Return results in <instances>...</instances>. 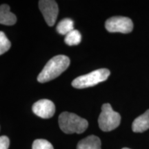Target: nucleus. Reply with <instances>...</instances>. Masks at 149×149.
I'll return each instance as SVG.
<instances>
[{
	"label": "nucleus",
	"instance_id": "1",
	"mask_svg": "<svg viewBox=\"0 0 149 149\" xmlns=\"http://www.w3.org/2000/svg\"><path fill=\"white\" fill-rule=\"evenodd\" d=\"M70 65V59L66 55H57L48 61L37 77L39 82L44 83L55 79Z\"/></svg>",
	"mask_w": 149,
	"mask_h": 149
},
{
	"label": "nucleus",
	"instance_id": "2",
	"mask_svg": "<svg viewBox=\"0 0 149 149\" xmlns=\"http://www.w3.org/2000/svg\"><path fill=\"white\" fill-rule=\"evenodd\" d=\"M59 125L66 134L82 133L88 126L86 120L68 112H63L59 116Z\"/></svg>",
	"mask_w": 149,
	"mask_h": 149
},
{
	"label": "nucleus",
	"instance_id": "3",
	"mask_svg": "<svg viewBox=\"0 0 149 149\" xmlns=\"http://www.w3.org/2000/svg\"><path fill=\"white\" fill-rule=\"evenodd\" d=\"M110 74L111 72L107 68H100L77 77L72 81V86L74 88L79 89L94 86L99 83L106 81Z\"/></svg>",
	"mask_w": 149,
	"mask_h": 149
},
{
	"label": "nucleus",
	"instance_id": "4",
	"mask_svg": "<svg viewBox=\"0 0 149 149\" xmlns=\"http://www.w3.org/2000/svg\"><path fill=\"white\" fill-rule=\"evenodd\" d=\"M120 122V115L113 111L111 104H104L102 105V112L98 118L100 129L105 132L111 131L118 127Z\"/></svg>",
	"mask_w": 149,
	"mask_h": 149
},
{
	"label": "nucleus",
	"instance_id": "5",
	"mask_svg": "<svg viewBox=\"0 0 149 149\" xmlns=\"http://www.w3.org/2000/svg\"><path fill=\"white\" fill-rule=\"evenodd\" d=\"M105 27L110 33H129L133 29V23L130 18L126 17L116 16L108 19Z\"/></svg>",
	"mask_w": 149,
	"mask_h": 149
},
{
	"label": "nucleus",
	"instance_id": "6",
	"mask_svg": "<svg viewBox=\"0 0 149 149\" xmlns=\"http://www.w3.org/2000/svg\"><path fill=\"white\" fill-rule=\"evenodd\" d=\"M39 7L48 25L53 26L55 24L59 12L58 6L56 1L52 0H41L39 1Z\"/></svg>",
	"mask_w": 149,
	"mask_h": 149
},
{
	"label": "nucleus",
	"instance_id": "7",
	"mask_svg": "<svg viewBox=\"0 0 149 149\" xmlns=\"http://www.w3.org/2000/svg\"><path fill=\"white\" fill-rule=\"evenodd\" d=\"M33 111L37 116L43 119H49L55 114V104L49 100H41L33 104Z\"/></svg>",
	"mask_w": 149,
	"mask_h": 149
},
{
	"label": "nucleus",
	"instance_id": "8",
	"mask_svg": "<svg viewBox=\"0 0 149 149\" xmlns=\"http://www.w3.org/2000/svg\"><path fill=\"white\" fill-rule=\"evenodd\" d=\"M132 129L135 133H143L149 129V109L133 121Z\"/></svg>",
	"mask_w": 149,
	"mask_h": 149
},
{
	"label": "nucleus",
	"instance_id": "9",
	"mask_svg": "<svg viewBox=\"0 0 149 149\" xmlns=\"http://www.w3.org/2000/svg\"><path fill=\"white\" fill-rule=\"evenodd\" d=\"M17 22L15 14L10 12V6L7 4L0 6V24L3 25L12 26Z\"/></svg>",
	"mask_w": 149,
	"mask_h": 149
},
{
	"label": "nucleus",
	"instance_id": "10",
	"mask_svg": "<svg viewBox=\"0 0 149 149\" xmlns=\"http://www.w3.org/2000/svg\"><path fill=\"white\" fill-rule=\"evenodd\" d=\"M77 149H102L101 140L95 135H90L79 141Z\"/></svg>",
	"mask_w": 149,
	"mask_h": 149
},
{
	"label": "nucleus",
	"instance_id": "11",
	"mask_svg": "<svg viewBox=\"0 0 149 149\" xmlns=\"http://www.w3.org/2000/svg\"><path fill=\"white\" fill-rule=\"evenodd\" d=\"M74 30V22L71 19L66 18L61 20L57 26V31L60 35H66Z\"/></svg>",
	"mask_w": 149,
	"mask_h": 149
},
{
	"label": "nucleus",
	"instance_id": "12",
	"mask_svg": "<svg viewBox=\"0 0 149 149\" xmlns=\"http://www.w3.org/2000/svg\"><path fill=\"white\" fill-rule=\"evenodd\" d=\"M81 41V35L77 30H73L65 37L64 42L68 46L78 45Z\"/></svg>",
	"mask_w": 149,
	"mask_h": 149
},
{
	"label": "nucleus",
	"instance_id": "13",
	"mask_svg": "<svg viewBox=\"0 0 149 149\" xmlns=\"http://www.w3.org/2000/svg\"><path fill=\"white\" fill-rule=\"evenodd\" d=\"M11 44L5 33L0 31V55H3L10 48Z\"/></svg>",
	"mask_w": 149,
	"mask_h": 149
},
{
	"label": "nucleus",
	"instance_id": "14",
	"mask_svg": "<svg viewBox=\"0 0 149 149\" xmlns=\"http://www.w3.org/2000/svg\"><path fill=\"white\" fill-rule=\"evenodd\" d=\"M33 149H54L53 145L46 139H39L34 141Z\"/></svg>",
	"mask_w": 149,
	"mask_h": 149
},
{
	"label": "nucleus",
	"instance_id": "15",
	"mask_svg": "<svg viewBox=\"0 0 149 149\" xmlns=\"http://www.w3.org/2000/svg\"><path fill=\"white\" fill-rule=\"evenodd\" d=\"M10 140L7 136L3 135L0 137V149H8Z\"/></svg>",
	"mask_w": 149,
	"mask_h": 149
},
{
	"label": "nucleus",
	"instance_id": "16",
	"mask_svg": "<svg viewBox=\"0 0 149 149\" xmlns=\"http://www.w3.org/2000/svg\"><path fill=\"white\" fill-rule=\"evenodd\" d=\"M122 149H130V148H123Z\"/></svg>",
	"mask_w": 149,
	"mask_h": 149
}]
</instances>
